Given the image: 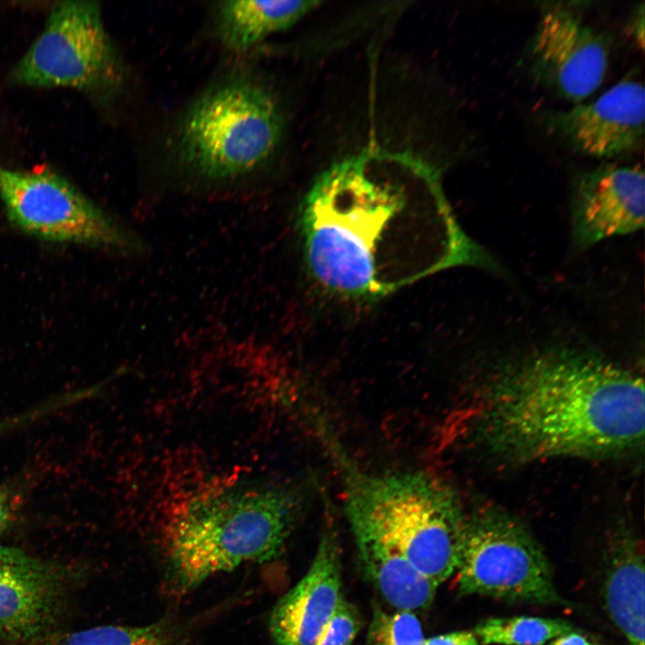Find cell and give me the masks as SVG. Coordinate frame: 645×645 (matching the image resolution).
Returning <instances> with one entry per match:
<instances>
[{"mask_svg": "<svg viewBox=\"0 0 645 645\" xmlns=\"http://www.w3.org/2000/svg\"><path fill=\"white\" fill-rule=\"evenodd\" d=\"M641 376L598 354L555 345L502 364L480 392L474 432L497 459L612 458L642 447Z\"/></svg>", "mask_w": 645, "mask_h": 645, "instance_id": "7a4b0ae2", "label": "cell"}, {"mask_svg": "<svg viewBox=\"0 0 645 645\" xmlns=\"http://www.w3.org/2000/svg\"><path fill=\"white\" fill-rule=\"evenodd\" d=\"M361 626L357 610L344 598L324 628L317 645H352Z\"/></svg>", "mask_w": 645, "mask_h": 645, "instance_id": "ffe728a7", "label": "cell"}, {"mask_svg": "<svg viewBox=\"0 0 645 645\" xmlns=\"http://www.w3.org/2000/svg\"><path fill=\"white\" fill-rule=\"evenodd\" d=\"M605 585L606 604L631 645H644V562L637 538L615 537Z\"/></svg>", "mask_w": 645, "mask_h": 645, "instance_id": "2e32d148", "label": "cell"}, {"mask_svg": "<svg viewBox=\"0 0 645 645\" xmlns=\"http://www.w3.org/2000/svg\"><path fill=\"white\" fill-rule=\"evenodd\" d=\"M348 519L364 572L388 604L413 612L429 607L438 585L415 569L376 526L360 518Z\"/></svg>", "mask_w": 645, "mask_h": 645, "instance_id": "5bb4252c", "label": "cell"}, {"mask_svg": "<svg viewBox=\"0 0 645 645\" xmlns=\"http://www.w3.org/2000/svg\"><path fill=\"white\" fill-rule=\"evenodd\" d=\"M0 198L9 219L37 237L125 251L142 249L138 237L51 169L0 165Z\"/></svg>", "mask_w": 645, "mask_h": 645, "instance_id": "ba28073f", "label": "cell"}, {"mask_svg": "<svg viewBox=\"0 0 645 645\" xmlns=\"http://www.w3.org/2000/svg\"><path fill=\"white\" fill-rule=\"evenodd\" d=\"M187 635L170 618L142 626L103 625L38 638L29 645H185Z\"/></svg>", "mask_w": 645, "mask_h": 645, "instance_id": "e0dca14e", "label": "cell"}, {"mask_svg": "<svg viewBox=\"0 0 645 645\" xmlns=\"http://www.w3.org/2000/svg\"><path fill=\"white\" fill-rule=\"evenodd\" d=\"M16 424L12 417H5L0 420V436L15 430Z\"/></svg>", "mask_w": 645, "mask_h": 645, "instance_id": "d4e9b609", "label": "cell"}, {"mask_svg": "<svg viewBox=\"0 0 645 645\" xmlns=\"http://www.w3.org/2000/svg\"><path fill=\"white\" fill-rule=\"evenodd\" d=\"M319 4L287 0L220 1L213 13L214 34L228 50L245 53L269 36L292 27Z\"/></svg>", "mask_w": 645, "mask_h": 645, "instance_id": "9a60e30c", "label": "cell"}, {"mask_svg": "<svg viewBox=\"0 0 645 645\" xmlns=\"http://www.w3.org/2000/svg\"><path fill=\"white\" fill-rule=\"evenodd\" d=\"M571 631L572 625L562 619L514 616L488 618L474 633L484 645H543Z\"/></svg>", "mask_w": 645, "mask_h": 645, "instance_id": "ac0fdd59", "label": "cell"}, {"mask_svg": "<svg viewBox=\"0 0 645 645\" xmlns=\"http://www.w3.org/2000/svg\"><path fill=\"white\" fill-rule=\"evenodd\" d=\"M60 596L56 572L12 546H0V637L36 638L49 624Z\"/></svg>", "mask_w": 645, "mask_h": 645, "instance_id": "4fadbf2b", "label": "cell"}, {"mask_svg": "<svg viewBox=\"0 0 645 645\" xmlns=\"http://www.w3.org/2000/svg\"><path fill=\"white\" fill-rule=\"evenodd\" d=\"M303 507L295 487L236 482L197 491L165 526L169 586L184 594L217 573L278 559Z\"/></svg>", "mask_w": 645, "mask_h": 645, "instance_id": "3957f363", "label": "cell"}, {"mask_svg": "<svg viewBox=\"0 0 645 645\" xmlns=\"http://www.w3.org/2000/svg\"><path fill=\"white\" fill-rule=\"evenodd\" d=\"M549 645H594L586 640L583 636L575 633L568 632L563 635L557 637L555 641L549 643Z\"/></svg>", "mask_w": 645, "mask_h": 645, "instance_id": "cb8c5ba5", "label": "cell"}, {"mask_svg": "<svg viewBox=\"0 0 645 645\" xmlns=\"http://www.w3.org/2000/svg\"><path fill=\"white\" fill-rule=\"evenodd\" d=\"M608 50L604 38L573 11L546 6L530 41V70L538 82L579 104L603 82Z\"/></svg>", "mask_w": 645, "mask_h": 645, "instance_id": "9c48e42d", "label": "cell"}, {"mask_svg": "<svg viewBox=\"0 0 645 645\" xmlns=\"http://www.w3.org/2000/svg\"><path fill=\"white\" fill-rule=\"evenodd\" d=\"M645 92L636 80H622L595 101L552 112L547 128L580 154L608 159L638 150L644 140Z\"/></svg>", "mask_w": 645, "mask_h": 645, "instance_id": "30bf717a", "label": "cell"}, {"mask_svg": "<svg viewBox=\"0 0 645 645\" xmlns=\"http://www.w3.org/2000/svg\"><path fill=\"white\" fill-rule=\"evenodd\" d=\"M644 172L639 166L605 164L581 173L571 198L572 232L580 249L644 225Z\"/></svg>", "mask_w": 645, "mask_h": 645, "instance_id": "8fae6325", "label": "cell"}, {"mask_svg": "<svg viewBox=\"0 0 645 645\" xmlns=\"http://www.w3.org/2000/svg\"><path fill=\"white\" fill-rule=\"evenodd\" d=\"M283 130L272 89L251 72L234 70L206 86L181 113L171 134L172 163L198 183L236 182L267 165Z\"/></svg>", "mask_w": 645, "mask_h": 645, "instance_id": "277c9868", "label": "cell"}, {"mask_svg": "<svg viewBox=\"0 0 645 645\" xmlns=\"http://www.w3.org/2000/svg\"><path fill=\"white\" fill-rule=\"evenodd\" d=\"M456 572L460 595L560 602L542 548L521 523L500 509L483 508L466 517Z\"/></svg>", "mask_w": 645, "mask_h": 645, "instance_id": "52a82bcc", "label": "cell"}, {"mask_svg": "<svg viewBox=\"0 0 645 645\" xmlns=\"http://www.w3.org/2000/svg\"><path fill=\"white\" fill-rule=\"evenodd\" d=\"M125 68L98 2L64 0L52 6L43 30L12 70L15 84L117 93Z\"/></svg>", "mask_w": 645, "mask_h": 645, "instance_id": "8992f818", "label": "cell"}, {"mask_svg": "<svg viewBox=\"0 0 645 645\" xmlns=\"http://www.w3.org/2000/svg\"><path fill=\"white\" fill-rule=\"evenodd\" d=\"M479 641L472 632L459 631L441 634L425 640V645H478Z\"/></svg>", "mask_w": 645, "mask_h": 645, "instance_id": "7402d4cb", "label": "cell"}, {"mask_svg": "<svg viewBox=\"0 0 645 645\" xmlns=\"http://www.w3.org/2000/svg\"><path fill=\"white\" fill-rule=\"evenodd\" d=\"M22 507V496L14 488L0 487V535L12 526Z\"/></svg>", "mask_w": 645, "mask_h": 645, "instance_id": "44dd1931", "label": "cell"}, {"mask_svg": "<svg viewBox=\"0 0 645 645\" xmlns=\"http://www.w3.org/2000/svg\"><path fill=\"white\" fill-rule=\"evenodd\" d=\"M299 222L310 272L348 297L379 298L454 266L499 268L460 228L432 168L407 153L371 149L330 165Z\"/></svg>", "mask_w": 645, "mask_h": 645, "instance_id": "6da1fadb", "label": "cell"}, {"mask_svg": "<svg viewBox=\"0 0 645 645\" xmlns=\"http://www.w3.org/2000/svg\"><path fill=\"white\" fill-rule=\"evenodd\" d=\"M631 30L633 39L641 47H643L644 43V7L643 5L638 8L635 15L632 18Z\"/></svg>", "mask_w": 645, "mask_h": 645, "instance_id": "603a6c76", "label": "cell"}, {"mask_svg": "<svg viewBox=\"0 0 645 645\" xmlns=\"http://www.w3.org/2000/svg\"><path fill=\"white\" fill-rule=\"evenodd\" d=\"M343 462L347 517L380 529L438 586L457 572L467 516L451 487L425 473L369 474Z\"/></svg>", "mask_w": 645, "mask_h": 645, "instance_id": "5b68a950", "label": "cell"}, {"mask_svg": "<svg viewBox=\"0 0 645 645\" xmlns=\"http://www.w3.org/2000/svg\"><path fill=\"white\" fill-rule=\"evenodd\" d=\"M343 598L339 545L328 529L306 573L272 608L269 629L273 645H317Z\"/></svg>", "mask_w": 645, "mask_h": 645, "instance_id": "7c38bea8", "label": "cell"}, {"mask_svg": "<svg viewBox=\"0 0 645 645\" xmlns=\"http://www.w3.org/2000/svg\"><path fill=\"white\" fill-rule=\"evenodd\" d=\"M425 640L415 612H387L378 605L374 606L366 645H425Z\"/></svg>", "mask_w": 645, "mask_h": 645, "instance_id": "d6986e66", "label": "cell"}]
</instances>
